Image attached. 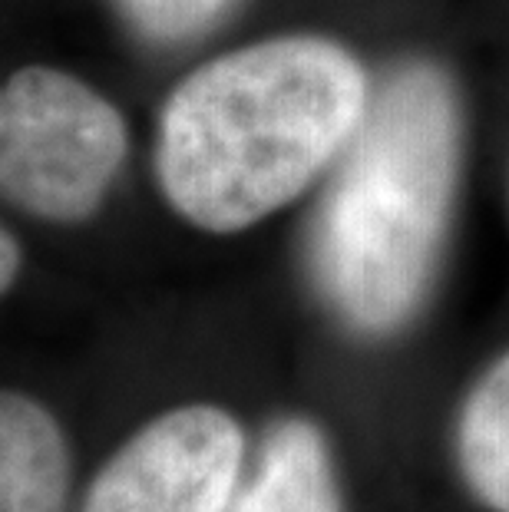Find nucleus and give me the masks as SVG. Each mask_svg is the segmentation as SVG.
<instances>
[{
    "label": "nucleus",
    "instance_id": "nucleus-1",
    "mask_svg": "<svg viewBox=\"0 0 509 512\" xmlns=\"http://www.w3.org/2000/svg\"><path fill=\"white\" fill-rule=\"evenodd\" d=\"M367 106L364 63L331 37L285 34L222 53L162 106L159 189L202 232H242L341 159Z\"/></svg>",
    "mask_w": 509,
    "mask_h": 512
},
{
    "label": "nucleus",
    "instance_id": "nucleus-2",
    "mask_svg": "<svg viewBox=\"0 0 509 512\" xmlns=\"http://www.w3.org/2000/svg\"><path fill=\"white\" fill-rule=\"evenodd\" d=\"M460 172V103L433 63L384 80L321 199L314 271L357 331L387 334L424 301Z\"/></svg>",
    "mask_w": 509,
    "mask_h": 512
},
{
    "label": "nucleus",
    "instance_id": "nucleus-3",
    "mask_svg": "<svg viewBox=\"0 0 509 512\" xmlns=\"http://www.w3.org/2000/svg\"><path fill=\"white\" fill-rule=\"evenodd\" d=\"M126 149L123 116L80 76L27 67L0 86V192L24 212L90 219Z\"/></svg>",
    "mask_w": 509,
    "mask_h": 512
},
{
    "label": "nucleus",
    "instance_id": "nucleus-4",
    "mask_svg": "<svg viewBox=\"0 0 509 512\" xmlns=\"http://www.w3.org/2000/svg\"><path fill=\"white\" fill-rule=\"evenodd\" d=\"M242 430L219 407L192 403L146 423L103 466L86 512H229Z\"/></svg>",
    "mask_w": 509,
    "mask_h": 512
},
{
    "label": "nucleus",
    "instance_id": "nucleus-5",
    "mask_svg": "<svg viewBox=\"0 0 509 512\" xmlns=\"http://www.w3.org/2000/svg\"><path fill=\"white\" fill-rule=\"evenodd\" d=\"M70 453L34 397L0 390V512H63Z\"/></svg>",
    "mask_w": 509,
    "mask_h": 512
},
{
    "label": "nucleus",
    "instance_id": "nucleus-6",
    "mask_svg": "<svg viewBox=\"0 0 509 512\" xmlns=\"http://www.w3.org/2000/svg\"><path fill=\"white\" fill-rule=\"evenodd\" d=\"M232 512H341L321 433L305 420L281 423Z\"/></svg>",
    "mask_w": 509,
    "mask_h": 512
},
{
    "label": "nucleus",
    "instance_id": "nucleus-7",
    "mask_svg": "<svg viewBox=\"0 0 509 512\" xmlns=\"http://www.w3.org/2000/svg\"><path fill=\"white\" fill-rule=\"evenodd\" d=\"M460 463L476 496L509 512V354L473 387L460 417Z\"/></svg>",
    "mask_w": 509,
    "mask_h": 512
},
{
    "label": "nucleus",
    "instance_id": "nucleus-8",
    "mask_svg": "<svg viewBox=\"0 0 509 512\" xmlns=\"http://www.w3.org/2000/svg\"><path fill=\"white\" fill-rule=\"evenodd\" d=\"M232 0H116L126 24L156 43H179L202 34Z\"/></svg>",
    "mask_w": 509,
    "mask_h": 512
},
{
    "label": "nucleus",
    "instance_id": "nucleus-9",
    "mask_svg": "<svg viewBox=\"0 0 509 512\" xmlns=\"http://www.w3.org/2000/svg\"><path fill=\"white\" fill-rule=\"evenodd\" d=\"M17 271H20V248L14 245V238L0 228V294L14 285Z\"/></svg>",
    "mask_w": 509,
    "mask_h": 512
}]
</instances>
